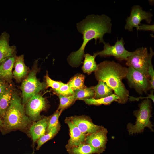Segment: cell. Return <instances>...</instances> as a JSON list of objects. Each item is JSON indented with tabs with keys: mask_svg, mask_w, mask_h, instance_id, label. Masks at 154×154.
<instances>
[{
	"mask_svg": "<svg viewBox=\"0 0 154 154\" xmlns=\"http://www.w3.org/2000/svg\"><path fill=\"white\" fill-rule=\"evenodd\" d=\"M153 92L154 91L152 89V90L150 91V92L149 94V96L146 97H138V98H135L134 97L132 96H129V99L130 100L132 101H135V100H139V99H141V98H147V99H148V98H150L151 99L153 102H154V95H153Z\"/></svg>",
	"mask_w": 154,
	"mask_h": 154,
	"instance_id": "cell-32",
	"label": "cell"
},
{
	"mask_svg": "<svg viewBox=\"0 0 154 154\" xmlns=\"http://www.w3.org/2000/svg\"><path fill=\"white\" fill-rule=\"evenodd\" d=\"M54 90L58 95L65 96L73 95L74 93V91L68 85L64 83H63L59 89Z\"/></svg>",
	"mask_w": 154,
	"mask_h": 154,
	"instance_id": "cell-29",
	"label": "cell"
},
{
	"mask_svg": "<svg viewBox=\"0 0 154 154\" xmlns=\"http://www.w3.org/2000/svg\"><path fill=\"white\" fill-rule=\"evenodd\" d=\"M37 64V60L20 86L23 104H26L32 97L38 94L46 87V83L41 82L37 78V74L38 70Z\"/></svg>",
	"mask_w": 154,
	"mask_h": 154,
	"instance_id": "cell-5",
	"label": "cell"
},
{
	"mask_svg": "<svg viewBox=\"0 0 154 154\" xmlns=\"http://www.w3.org/2000/svg\"><path fill=\"white\" fill-rule=\"evenodd\" d=\"M16 57L7 58L0 64V79L8 84L11 82L13 77L12 70Z\"/></svg>",
	"mask_w": 154,
	"mask_h": 154,
	"instance_id": "cell-15",
	"label": "cell"
},
{
	"mask_svg": "<svg viewBox=\"0 0 154 154\" xmlns=\"http://www.w3.org/2000/svg\"><path fill=\"white\" fill-rule=\"evenodd\" d=\"M139 109L134 112L137 119L135 125L129 123L127 125L129 134L142 132L146 127L153 131V127L150 119L151 116V105L150 100L147 99L143 101L139 105Z\"/></svg>",
	"mask_w": 154,
	"mask_h": 154,
	"instance_id": "cell-4",
	"label": "cell"
},
{
	"mask_svg": "<svg viewBox=\"0 0 154 154\" xmlns=\"http://www.w3.org/2000/svg\"><path fill=\"white\" fill-rule=\"evenodd\" d=\"M80 100L84 101L86 104L88 105H99L101 104L109 105L114 101L118 102L119 98L115 94L108 96L98 99L94 98H82Z\"/></svg>",
	"mask_w": 154,
	"mask_h": 154,
	"instance_id": "cell-21",
	"label": "cell"
},
{
	"mask_svg": "<svg viewBox=\"0 0 154 154\" xmlns=\"http://www.w3.org/2000/svg\"><path fill=\"white\" fill-rule=\"evenodd\" d=\"M62 111L57 110L50 118H49L46 129L47 132L54 127L59 124L58 119Z\"/></svg>",
	"mask_w": 154,
	"mask_h": 154,
	"instance_id": "cell-27",
	"label": "cell"
},
{
	"mask_svg": "<svg viewBox=\"0 0 154 154\" xmlns=\"http://www.w3.org/2000/svg\"><path fill=\"white\" fill-rule=\"evenodd\" d=\"M60 104L57 110L62 111L70 106L76 100L73 95L65 96L59 95Z\"/></svg>",
	"mask_w": 154,
	"mask_h": 154,
	"instance_id": "cell-26",
	"label": "cell"
},
{
	"mask_svg": "<svg viewBox=\"0 0 154 154\" xmlns=\"http://www.w3.org/2000/svg\"><path fill=\"white\" fill-rule=\"evenodd\" d=\"M69 119L83 133L86 135L96 132L103 127L94 124L91 121L83 117H71Z\"/></svg>",
	"mask_w": 154,
	"mask_h": 154,
	"instance_id": "cell-12",
	"label": "cell"
},
{
	"mask_svg": "<svg viewBox=\"0 0 154 154\" xmlns=\"http://www.w3.org/2000/svg\"><path fill=\"white\" fill-rule=\"evenodd\" d=\"M46 102L45 98L38 94L32 97L26 103L25 109L26 114L30 120H39L41 117L40 112L45 109Z\"/></svg>",
	"mask_w": 154,
	"mask_h": 154,
	"instance_id": "cell-10",
	"label": "cell"
},
{
	"mask_svg": "<svg viewBox=\"0 0 154 154\" xmlns=\"http://www.w3.org/2000/svg\"><path fill=\"white\" fill-rule=\"evenodd\" d=\"M45 79L46 86L52 88L54 90L59 89L64 83L52 80L49 77L47 72L45 76Z\"/></svg>",
	"mask_w": 154,
	"mask_h": 154,
	"instance_id": "cell-30",
	"label": "cell"
},
{
	"mask_svg": "<svg viewBox=\"0 0 154 154\" xmlns=\"http://www.w3.org/2000/svg\"><path fill=\"white\" fill-rule=\"evenodd\" d=\"M74 91V93L73 95L76 100L84 98H93L94 95V92L92 87H86Z\"/></svg>",
	"mask_w": 154,
	"mask_h": 154,
	"instance_id": "cell-25",
	"label": "cell"
},
{
	"mask_svg": "<svg viewBox=\"0 0 154 154\" xmlns=\"http://www.w3.org/2000/svg\"><path fill=\"white\" fill-rule=\"evenodd\" d=\"M111 18L105 14L91 15H88L85 19L77 24L78 31L82 35L83 42L80 48L71 53L68 57L67 60L70 65L77 67L81 64L85 55V48L90 40L94 39L95 44L98 39L99 43H105L103 36L106 33H111Z\"/></svg>",
	"mask_w": 154,
	"mask_h": 154,
	"instance_id": "cell-1",
	"label": "cell"
},
{
	"mask_svg": "<svg viewBox=\"0 0 154 154\" xmlns=\"http://www.w3.org/2000/svg\"><path fill=\"white\" fill-rule=\"evenodd\" d=\"M66 123L69 129L70 138L66 146L67 149L76 146L85 142L86 135L83 133L70 120L66 119Z\"/></svg>",
	"mask_w": 154,
	"mask_h": 154,
	"instance_id": "cell-13",
	"label": "cell"
},
{
	"mask_svg": "<svg viewBox=\"0 0 154 154\" xmlns=\"http://www.w3.org/2000/svg\"><path fill=\"white\" fill-rule=\"evenodd\" d=\"M17 92L14 91L9 106L3 120V128L6 131L26 127L30 119L26 115L24 105Z\"/></svg>",
	"mask_w": 154,
	"mask_h": 154,
	"instance_id": "cell-3",
	"label": "cell"
},
{
	"mask_svg": "<svg viewBox=\"0 0 154 154\" xmlns=\"http://www.w3.org/2000/svg\"><path fill=\"white\" fill-rule=\"evenodd\" d=\"M154 52L151 47L150 48L149 58V60L148 72L151 80H150V89L154 88V71L151 62L152 58L154 55Z\"/></svg>",
	"mask_w": 154,
	"mask_h": 154,
	"instance_id": "cell-28",
	"label": "cell"
},
{
	"mask_svg": "<svg viewBox=\"0 0 154 154\" xmlns=\"http://www.w3.org/2000/svg\"><path fill=\"white\" fill-rule=\"evenodd\" d=\"M9 86L7 83L0 79V94L3 92Z\"/></svg>",
	"mask_w": 154,
	"mask_h": 154,
	"instance_id": "cell-33",
	"label": "cell"
},
{
	"mask_svg": "<svg viewBox=\"0 0 154 154\" xmlns=\"http://www.w3.org/2000/svg\"><path fill=\"white\" fill-rule=\"evenodd\" d=\"M49 118L45 117L34 123L30 128L29 132L33 142L45 134Z\"/></svg>",
	"mask_w": 154,
	"mask_h": 154,
	"instance_id": "cell-16",
	"label": "cell"
},
{
	"mask_svg": "<svg viewBox=\"0 0 154 154\" xmlns=\"http://www.w3.org/2000/svg\"><path fill=\"white\" fill-rule=\"evenodd\" d=\"M96 56L87 53L84 55V59L82 67L83 71L88 74L95 71L97 68V65L95 60Z\"/></svg>",
	"mask_w": 154,
	"mask_h": 154,
	"instance_id": "cell-22",
	"label": "cell"
},
{
	"mask_svg": "<svg viewBox=\"0 0 154 154\" xmlns=\"http://www.w3.org/2000/svg\"><path fill=\"white\" fill-rule=\"evenodd\" d=\"M149 53L147 48L142 47L133 52L128 58L126 64L142 73L149 79L148 72Z\"/></svg>",
	"mask_w": 154,
	"mask_h": 154,
	"instance_id": "cell-6",
	"label": "cell"
},
{
	"mask_svg": "<svg viewBox=\"0 0 154 154\" xmlns=\"http://www.w3.org/2000/svg\"><path fill=\"white\" fill-rule=\"evenodd\" d=\"M92 87L94 92L93 98L95 99L107 97L113 94V90L102 81H99L96 85Z\"/></svg>",
	"mask_w": 154,
	"mask_h": 154,
	"instance_id": "cell-20",
	"label": "cell"
},
{
	"mask_svg": "<svg viewBox=\"0 0 154 154\" xmlns=\"http://www.w3.org/2000/svg\"><path fill=\"white\" fill-rule=\"evenodd\" d=\"M13 92L12 86L9 85L0 94V117L2 121L11 102Z\"/></svg>",
	"mask_w": 154,
	"mask_h": 154,
	"instance_id": "cell-18",
	"label": "cell"
},
{
	"mask_svg": "<svg viewBox=\"0 0 154 154\" xmlns=\"http://www.w3.org/2000/svg\"><path fill=\"white\" fill-rule=\"evenodd\" d=\"M84 76L82 74H77L73 77L67 84L74 91L86 87L84 82Z\"/></svg>",
	"mask_w": 154,
	"mask_h": 154,
	"instance_id": "cell-23",
	"label": "cell"
},
{
	"mask_svg": "<svg viewBox=\"0 0 154 154\" xmlns=\"http://www.w3.org/2000/svg\"><path fill=\"white\" fill-rule=\"evenodd\" d=\"M9 36L6 32L0 36V64L6 58L15 56L16 47L9 45Z\"/></svg>",
	"mask_w": 154,
	"mask_h": 154,
	"instance_id": "cell-14",
	"label": "cell"
},
{
	"mask_svg": "<svg viewBox=\"0 0 154 154\" xmlns=\"http://www.w3.org/2000/svg\"><path fill=\"white\" fill-rule=\"evenodd\" d=\"M14 66L13 77L17 82H20L27 75L29 72V68L24 62L23 55L16 56Z\"/></svg>",
	"mask_w": 154,
	"mask_h": 154,
	"instance_id": "cell-17",
	"label": "cell"
},
{
	"mask_svg": "<svg viewBox=\"0 0 154 154\" xmlns=\"http://www.w3.org/2000/svg\"><path fill=\"white\" fill-rule=\"evenodd\" d=\"M154 24L151 25L142 24L138 26L137 29V31L138 30L151 31L154 32Z\"/></svg>",
	"mask_w": 154,
	"mask_h": 154,
	"instance_id": "cell-31",
	"label": "cell"
},
{
	"mask_svg": "<svg viewBox=\"0 0 154 154\" xmlns=\"http://www.w3.org/2000/svg\"><path fill=\"white\" fill-rule=\"evenodd\" d=\"M128 71L127 68L114 61L106 60L97 65L95 71L96 80L106 83L119 97L118 102L121 104L126 103L129 96L128 90L122 82Z\"/></svg>",
	"mask_w": 154,
	"mask_h": 154,
	"instance_id": "cell-2",
	"label": "cell"
},
{
	"mask_svg": "<svg viewBox=\"0 0 154 154\" xmlns=\"http://www.w3.org/2000/svg\"><path fill=\"white\" fill-rule=\"evenodd\" d=\"M107 129L103 127L99 130L86 135L84 143L96 148L105 150L107 141Z\"/></svg>",
	"mask_w": 154,
	"mask_h": 154,
	"instance_id": "cell-11",
	"label": "cell"
},
{
	"mask_svg": "<svg viewBox=\"0 0 154 154\" xmlns=\"http://www.w3.org/2000/svg\"><path fill=\"white\" fill-rule=\"evenodd\" d=\"M3 127V122L0 117V127L1 128Z\"/></svg>",
	"mask_w": 154,
	"mask_h": 154,
	"instance_id": "cell-34",
	"label": "cell"
},
{
	"mask_svg": "<svg viewBox=\"0 0 154 154\" xmlns=\"http://www.w3.org/2000/svg\"><path fill=\"white\" fill-rule=\"evenodd\" d=\"M125 44L122 38L120 40H119L117 38V42L114 45L111 46L108 43H105L104 44L103 50L94 53L93 55L96 56L99 55L105 57L113 56L120 61H126L128 57L132 54L133 52L127 50L124 46Z\"/></svg>",
	"mask_w": 154,
	"mask_h": 154,
	"instance_id": "cell-7",
	"label": "cell"
},
{
	"mask_svg": "<svg viewBox=\"0 0 154 154\" xmlns=\"http://www.w3.org/2000/svg\"><path fill=\"white\" fill-rule=\"evenodd\" d=\"M67 150L70 154H99L105 150L102 149L95 148L85 143L69 148Z\"/></svg>",
	"mask_w": 154,
	"mask_h": 154,
	"instance_id": "cell-19",
	"label": "cell"
},
{
	"mask_svg": "<svg viewBox=\"0 0 154 154\" xmlns=\"http://www.w3.org/2000/svg\"><path fill=\"white\" fill-rule=\"evenodd\" d=\"M126 77L129 86L140 94L147 93L150 89V80L142 73L129 67Z\"/></svg>",
	"mask_w": 154,
	"mask_h": 154,
	"instance_id": "cell-9",
	"label": "cell"
},
{
	"mask_svg": "<svg viewBox=\"0 0 154 154\" xmlns=\"http://www.w3.org/2000/svg\"><path fill=\"white\" fill-rule=\"evenodd\" d=\"M60 128L59 123L55 127L51 129L46 134L40 137L37 142L36 149L38 150L44 143L52 138L58 133Z\"/></svg>",
	"mask_w": 154,
	"mask_h": 154,
	"instance_id": "cell-24",
	"label": "cell"
},
{
	"mask_svg": "<svg viewBox=\"0 0 154 154\" xmlns=\"http://www.w3.org/2000/svg\"><path fill=\"white\" fill-rule=\"evenodd\" d=\"M153 14L150 12H146L142 9L139 5H134L132 7L130 15L127 17L125 29L129 31H133L134 27L137 28L141 25V22L145 20L147 23L150 24L151 21Z\"/></svg>",
	"mask_w": 154,
	"mask_h": 154,
	"instance_id": "cell-8",
	"label": "cell"
}]
</instances>
